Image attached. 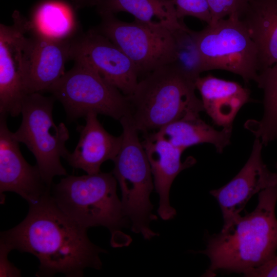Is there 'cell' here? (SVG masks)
Masks as SVG:
<instances>
[{"mask_svg":"<svg viewBox=\"0 0 277 277\" xmlns=\"http://www.w3.org/2000/svg\"><path fill=\"white\" fill-rule=\"evenodd\" d=\"M87 230L58 207L50 193L29 205L21 223L1 232L0 244L10 251L35 256L39 262L36 276L51 277L61 273L68 277H81L87 268L100 270V254L106 252L89 240Z\"/></svg>","mask_w":277,"mask_h":277,"instance_id":"6da1fadb","label":"cell"},{"mask_svg":"<svg viewBox=\"0 0 277 277\" xmlns=\"http://www.w3.org/2000/svg\"><path fill=\"white\" fill-rule=\"evenodd\" d=\"M258 200L253 211L223 227L208 239L205 250L197 252L210 260L205 276L219 271L244 274L276 255L277 183L261 191Z\"/></svg>","mask_w":277,"mask_h":277,"instance_id":"7a4b0ae2","label":"cell"},{"mask_svg":"<svg viewBox=\"0 0 277 277\" xmlns=\"http://www.w3.org/2000/svg\"><path fill=\"white\" fill-rule=\"evenodd\" d=\"M195 82L171 64L147 74L127 97L130 116L138 131H155L186 116L199 115L204 108Z\"/></svg>","mask_w":277,"mask_h":277,"instance_id":"3957f363","label":"cell"},{"mask_svg":"<svg viewBox=\"0 0 277 277\" xmlns=\"http://www.w3.org/2000/svg\"><path fill=\"white\" fill-rule=\"evenodd\" d=\"M116 186L112 172L67 175L51 187V195L58 207L75 222L86 229L105 227L114 238L124 234L122 230L128 226L129 220Z\"/></svg>","mask_w":277,"mask_h":277,"instance_id":"277c9868","label":"cell"},{"mask_svg":"<svg viewBox=\"0 0 277 277\" xmlns=\"http://www.w3.org/2000/svg\"><path fill=\"white\" fill-rule=\"evenodd\" d=\"M120 122L122 143L113 160L112 173L120 187L123 210L131 223V231L150 240L158 233L150 227L151 222L157 219L150 200L154 187L150 164L130 116L123 117Z\"/></svg>","mask_w":277,"mask_h":277,"instance_id":"5b68a950","label":"cell"},{"mask_svg":"<svg viewBox=\"0 0 277 277\" xmlns=\"http://www.w3.org/2000/svg\"><path fill=\"white\" fill-rule=\"evenodd\" d=\"M56 99L52 95L33 93L26 95L22 105V120L13 133L34 156L42 177L50 188L57 175H67L61 159L69 152L66 147L69 133L65 124H54L52 111Z\"/></svg>","mask_w":277,"mask_h":277,"instance_id":"8992f818","label":"cell"},{"mask_svg":"<svg viewBox=\"0 0 277 277\" xmlns=\"http://www.w3.org/2000/svg\"><path fill=\"white\" fill-rule=\"evenodd\" d=\"M73 61V67L49 92L62 104L68 120L85 117L90 112L119 121L130 115L126 96L85 62Z\"/></svg>","mask_w":277,"mask_h":277,"instance_id":"52a82bcc","label":"cell"},{"mask_svg":"<svg viewBox=\"0 0 277 277\" xmlns=\"http://www.w3.org/2000/svg\"><path fill=\"white\" fill-rule=\"evenodd\" d=\"M194 34L205 71L223 70L240 75L245 83H256L258 50L238 16L221 19Z\"/></svg>","mask_w":277,"mask_h":277,"instance_id":"ba28073f","label":"cell"},{"mask_svg":"<svg viewBox=\"0 0 277 277\" xmlns=\"http://www.w3.org/2000/svg\"><path fill=\"white\" fill-rule=\"evenodd\" d=\"M94 28L109 38L132 62L140 75L171 64L175 50L173 31L160 23L119 20L114 14L101 15Z\"/></svg>","mask_w":277,"mask_h":277,"instance_id":"9c48e42d","label":"cell"},{"mask_svg":"<svg viewBox=\"0 0 277 277\" xmlns=\"http://www.w3.org/2000/svg\"><path fill=\"white\" fill-rule=\"evenodd\" d=\"M11 25H0V113L21 114L27 94L32 36L28 19L15 10Z\"/></svg>","mask_w":277,"mask_h":277,"instance_id":"30bf717a","label":"cell"},{"mask_svg":"<svg viewBox=\"0 0 277 277\" xmlns=\"http://www.w3.org/2000/svg\"><path fill=\"white\" fill-rule=\"evenodd\" d=\"M70 59L86 63L127 97L133 94L139 82V72L130 58L94 28L71 41Z\"/></svg>","mask_w":277,"mask_h":277,"instance_id":"8fae6325","label":"cell"},{"mask_svg":"<svg viewBox=\"0 0 277 277\" xmlns=\"http://www.w3.org/2000/svg\"><path fill=\"white\" fill-rule=\"evenodd\" d=\"M8 115L0 114V194L11 191L19 195L29 205L37 203L51 193L36 165L32 166L21 153L18 142L7 123Z\"/></svg>","mask_w":277,"mask_h":277,"instance_id":"7c38bea8","label":"cell"},{"mask_svg":"<svg viewBox=\"0 0 277 277\" xmlns=\"http://www.w3.org/2000/svg\"><path fill=\"white\" fill-rule=\"evenodd\" d=\"M263 145L261 140L255 138L250 155L239 172L223 187L210 191L221 208L223 227L241 216L254 194L277 183V173L270 172L262 160Z\"/></svg>","mask_w":277,"mask_h":277,"instance_id":"4fadbf2b","label":"cell"},{"mask_svg":"<svg viewBox=\"0 0 277 277\" xmlns=\"http://www.w3.org/2000/svg\"><path fill=\"white\" fill-rule=\"evenodd\" d=\"M142 142L149 161L155 189L159 195L157 213L164 220L176 215L175 209L169 203V191L176 176L184 169L193 166L196 160L188 157L181 161L183 150L157 136L153 132L144 133Z\"/></svg>","mask_w":277,"mask_h":277,"instance_id":"5bb4252c","label":"cell"},{"mask_svg":"<svg viewBox=\"0 0 277 277\" xmlns=\"http://www.w3.org/2000/svg\"><path fill=\"white\" fill-rule=\"evenodd\" d=\"M97 115L90 112L85 116V125H79L76 129L80 134L78 143L65 158L72 168L82 169L87 174L101 172L102 164L114 160L122 143V135L115 136L109 133Z\"/></svg>","mask_w":277,"mask_h":277,"instance_id":"9a60e30c","label":"cell"},{"mask_svg":"<svg viewBox=\"0 0 277 277\" xmlns=\"http://www.w3.org/2000/svg\"><path fill=\"white\" fill-rule=\"evenodd\" d=\"M32 36L26 92L43 94L50 92L65 73L66 63L71 60V41H56Z\"/></svg>","mask_w":277,"mask_h":277,"instance_id":"2e32d148","label":"cell"},{"mask_svg":"<svg viewBox=\"0 0 277 277\" xmlns=\"http://www.w3.org/2000/svg\"><path fill=\"white\" fill-rule=\"evenodd\" d=\"M195 85L201 94L204 111L223 128L232 129L237 113L251 100L248 88L211 74L200 76Z\"/></svg>","mask_w":277,"mask_h":277,"instance_id":"e0dca14e","label":"cell"},{"mask_svg":"<svg viewBox=\"0 0 277 277\" xmlns=\"http://www.w3.org/2000/svg\"><path fill=\"white\" fill-rule=\"evenodd\" d=\"M239 18L256 46L259 72L277 62V0H249Z\"/></svg>","mask_w":277,"mask_h":277,"instance_id":"ac0fdd59","label":"cell"},{"mask_svg":"<svg viewBox=\"0 0 277 277\" xmlns=\"http://www.w3.org/2000/svg\"><path fill=\"white\" fill-rule=\"evenodd\" d=\"M29 33L56 41H72L82 31L73 7L62 0H43L32 11Z\"/></svg>","mask_w":277,"mask_h":277,"instance_id":"d6986e66","label":"cell"},{"mask_svg":"<svg viewBox=\"0 0 277 277\" xmlns=\"http://www.w3.org/2000/svg\"><path fill=\"white\" fill-rule=\"evenodd\" d=\"M153 132L183 151L193 145L210 143L221 153L230 143L232 129L216 130L203 121L199 115L174 121Z\"/></svg>","mask_w":277,"mask_h":277,"instance_id":"ffe728a7","label":"cell"},{"mask_svg":"<svg viewBox=\"0 0 277 277\" xmlns=\"http://www.w3.org/2000/svg\"><path fill=\"white\" fill-rule=\"evenodd\" d=\"M100 15L126 12L135 19L146 23H160L172 31L187 27L176 14L173 0H98Z\"/></svg>","mask_w":277,"mask_h":277,"instance_id":"44dd1931","label":"cell"},{"mask_svg":"<svg viewBox=\"0 0 277 277\" xmlns=\"http://www.w3.org/2000/svg\"><path fill=\"white\" fill-rule=\"evenodd\" d=\"M256 83L264 92L263 115L260 121L249 120L245 126L267 145L277 138V62L261 70Z\"/></svg>","mask_w":277,"mask_h":277,"instance_id":"7402d4cb","label":"cell"},{"mask_svg":"<svg viewBox=\"0 0 277 277\" xmlns=\"http://www.w3.org/2000/svg\"><path fill=\"white\" fill-rule=\"evenodd\" d=\"M175 42L174 58L170 64L188 78L194 81L205 71L194 31L187 27L173 31Z\"/></svg>","mask_w":277,"mask_h":277,"instance_id":"603a6c76","label":"cell"},{"mask_svg":"<svg viewBox=\"0 0 277 277\" xmlns=\"http://www.w3.org/2000/svg\"><path fill=\"white\" fill-rule=\"evenodd\" d=\"M178 18L187 16L196 17L210 24L211 15L207 0H173Z\"/></svg>","mask_w":277,"mask_h":277,"instance_id":"cb8c5ba5","label":"cell"},{"mask_svg":"<svg viewBox=\"0 0 277 277\" xmlns=\"http://www.w3.org/2000/svg\"><path fill=\"white\" fill-rule=\"evenodd\" d=\"M211 15V24L231 15L238 17L249 0H207Z\"/></svg>","mask_w":277,"mask_h":277,"instance_id":"d4e9b609","label":"cell"},{"mask_svg":"<svg viewBox=\"0 0 277 277\" xmlns=\"http://www.w3.org/2000/svg\"><path fill=\"white\" fill-rule=\"evenodd\" d=\"M243 274L250 277H277V255L263 265L252 268Z\"/></svg>","mask_w":277,"mask_h":277,"instance_id":"484cf974","label":"cell"},{"mask_svg":"<svg viewBox=\"0 0 277 277\" xmlns=\"http://www.w3.org/2000/svg\"><path fill=\"white\" fill-rule=\"evenodd\" d=\"M10 250L4 245L0 244V276H21V271L8 259Z\"/></svg>","mask_w":277,"mask_h":277,"instance_id":"4316f807","label":"cell"},{"mask_svg":"<svg viewBox=\"0 0 277 277\" xmlns=\"http://www.w3.org/2000/svg\"><path fill=\"white\" fill-rule=\"evenodd\" d=\"M74 6L80 8L86 6H95L98 0H71Z\"/></svg>","mask_w":277,"mask_h":277,"instance_id":"83f0119b","label":"cell"},{"mask_svg":"<svg viewBox=\"0 0 277 277\" xmlns=\"http://www.w3.org/2000/svg\"><path fill=\"white\" fill-rule=\"evenodd\" d=\"M276 168H277V164H276Z\"/></svg>","mask_w":277,"mask_h":277,"instance_id":"f1b7e54d","label":"cell"}]
</instances>
